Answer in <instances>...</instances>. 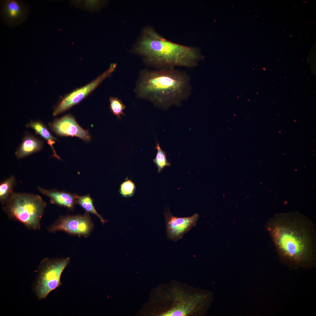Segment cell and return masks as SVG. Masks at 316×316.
Masks as SVG:
<instances>
[{
	"label": "cell",
	"mask_w": 316,
	"mask_h": 316,
	"mask_svg": "<svg viewBox=\"0 0 316 316\" xmlns=\"http://www.w3.org/2000/svg\"><path fill=\"white\" fill-rule=\"evenodd\" d=\"M266 228L283 259L300 265L314 263L316 231L311 220L299 217H277L269 220Z\"/></svg>",
	"instance_id": "6da1fadb"
},
{
	"label": "cell",
	"mask_w": 316,
	"mask_h": 316,
	"mask_svg": "<svg viewBox=\"0 0 316 316\" xmlns=\"http://www.w3.org/2000/svg\"><path fill=\"white\" fill-rule=\"evenodd\" d=\"M191 90L189 75L175 68L142 71L135 89L138 97L165 110L181 105L190 96Z\"/></svg>",
	"instance_id": "7a4b0ae2"
},
{
	"label": "cell",
	"mask_w": 316,
	"mask_h": 316,
	"mask_svg": "<svg viewBox=\"0 0 316 316\" xmlns=\"http://www.w3.org/2000/svg\"><path fill=\"white\" fill-rule=\"evenodd\" d=\"M133 51L149 64L159 68H193L204 57L198 48L172 42L151 27L143 30Z\"/></svg>",
	"instance_id": "3957f363"
},
{
	"label": "cell",
	"mask_w": 316,
	"mask_h": 316,
	"mask_svg": "<svg viewBox=\"0 0 316 316\" xmlns=\"http://www.w3.org/2000/svg\"><path fill=\"white\" fill-rule=\"evenodd\" d=\"M47 205L38 195L13 192L3 209L10 218L29 229L39 230Z\"/></svg>",
	"instance_id": "277c9868"
},
{
	"label": "cell",
	"mask_w": 316,
	"mask_h": 316,
	"mask_svg": "<svg viewBox=\"0 0 316 316\" xmlns=\"http://www.w3.org/2000/svg\"><path fill=\"white\" fill-rule=\"evenodd\" d=\"M70 259H43L38 266V274L34 284V291L39 299L45 298L49 293L61 284V274L68 265Z\"/></svg>",
	"instance_id": "5b68a950"
},
{
	"label": "cell",
	"mask_w": 316,
	"mask_h": 316,
	"mask_svg": "<svg viewBox=\"0 0 316 316\" xmlns=\"http://www.w3.org/2000/svg\"><path fill=\"white\" fill-rule=\"evenodd\" d=\"M93 223L89 213L83 214L60 216L47 228L51 233L61 231L69 234L87 237L94 228Z\"/></svg>",
	"instance_id": "8992f818"
},
{
	"label": "cell",
	"mask_w": 316,
	"mask_h": 316,
	"mask_svg": "<svg viewBox=\"0 0 316 316\" xmlns=\"http://www.w3.org/2000/svg\"><path fill=\"white\" fill-rule=\"evenodd\" d=\"M116 66L111 64L109 68L96 79L87 85L78 88L63 98L55 107L53 115L56 116L78 104L93 91L105 79L110 76Z\"/></svg>",
	"instance_id": "52a82bcc"
},
{
	"label": "cell",
	"mask_w": 316,
	"mask_h": 316,
	"mask_svg": "<svg viewBox=\"0 0 316 316\" xmlns=\"http://www.w3.org/2000/svg\"><path fill=\"white\" fill-rule=\"evenodd\" d=\"M164 214L167 237L174 242L182 238L185 233L195 226L199 216L195 213L190 217H178L173 216L168 209Z\"/></svg>",
	"instance_id": "ba28073f"
},
{
	"label": "cell",
	"mask_w": 316,
	"mask_h": 316,
	"mask_svg": "<svg viewBox=\"0 0 316 316\" xmlns=\"http://www.w3.org/2000/svg\"><path fill=\"white\" fill-rule=\"evenodd\" d=\"M49 125L51 130L58 135L76 137L87 142L91 140L88 131L82 128L70 114L56 119Z\"/></svg>",
	"instance_id": "9c48e42d"
},
{
	"label": "cell",
	"mask_w": 316,
	"mask_h": 316,
	"mask_svg": "<svg viewBox=\"0 0 316 316\" xmlns=\"http://www.w3.org/2000/svg\"><path fill=\"white\" fill-rule=\"evenodd\" d=\"M1 13L4 22L8 25L14 26L24 21L27 17L28 9L22 1L8 0L3 3Z\"/></svg>",
	"instance_id": "30bf717a"
},
{
	"label": "cell",
	"mask_w": 316,
	"mask_h": 316,
	"mask_svg": "<svg viewBox=\"0 0 316 316\" xmlns=\"http://www.w3.org/2000/svg\"><path fill=\"white\" fill-rule=\"evenodd\" d=\"M38 189L43 195L50 199V203L72 210L77 204L79 195L65 191L56 189L48 190L39 186Z\"/></svg>",
	"instance_id": "8fae6325"
},
{
	"label": "cell",
	"mask_w": 316,
	"mask_h": 316,
	"mask_svg": "<svg viewBox=\"0 0 316 316\" xmlns=\"http://www.w3.org/2000/svg\"><path fill=\"white\" fill-rule=\"evenodd\" d=\"M43 141L31 134L25 133L22 142L15 152L18 159H21L41 150L43 147Z\"/></svg>",
	"instance_id": "7c38bea8"
},
{
	"label": "cell",
	"mask_w": 316,
	"mask_h": 316,
	"mask_svg": "<svg viewBox=\"0 0 316 316\" xmlns=\"http://www.w3.org/2000/svg\"><path fill=\"white\" fill-rule=\"evenodd\" d=\"M26 126L28 128L33 129L36 134L45 139L51 148L53 153V157L59 160H61L56 153L53 146V145L55 143V141L57 140V139L53 136L44 123L39 121L32 120L27 124Z\"/></svg>",
	"instance_id": "4fadbf2b"
},
{
	"label": "cell",
	"mask_w": 316,
	"mask_h": 316,
	"mask_svg": "<svg viewBox=\"0 0 316 316\" xmlns=\"http://www.w3.org/2000/svg\"><path fill=\"white\" fill-rule=\"evenodd\" d=\"M16 183L15 178L13 175H11L0 183V202L3 206L6 203L14 192L13 190Z\"/></svg>",
	"instance_id": "5bb4252c"
},
{
	"label": "cell",
	"mask_w": 316,
	"mask_h": 316,
	"mask_svg": "<svg viewBox=\"0 0 316 316\" xmlns=\"http://www.w3.org/2000/svg\"><path fill=\"white\" fill-rule=\"evenodd\" d=\"M77 204L79 205L86 212L90 213L97 217L104 225L108 221L104 219L95 209L93 204V200L89 194L80 196L78 195L77 200Z\"/></svg>",
	"instance_id": "9a60e30c"
},
{
	"label": "cell",
	"mask_w": 316,
	"mask_h": 316,
	"mask_svg": "<svg viewBox=\"0 0 316 316\" xmlns=\"http://www.w3.org/2000/svg\"><path fill=\"white\" fill-rule=\"evenodd\" d=\"M155 148L157 150V152L155 158L153 159V162L157 166V172L159 173L165 167L170 166L171 163L167 159L166 152L161 148L157 140Z\"/></svg>",
	"instance_id": "2e32d148"
},
{
	"label": "cell",
	"mask_w": 316,
	"mask_h": 316,
	"mask_svg": "<svg viewBox=\"0 0 316 316\" xmlns=\"http://www.w3.org/2000/svg\"><path fill=\"white\" fill-rule=\"evenodd\" d=\"M109 109L112 113L118 118L121 119L122 116L125 115L124 111L126 106L121 100L117 97H111L109 98Z\"/></svg>",
	"instance_id": "e0dca14e"
},
{
	"label": "cell",
	"mask_w": 316,
	"mask_h": 316,
	"mask_svg": "<svg viewBox=\"0 0 316 316\" xmlns=\"http://www.w3.org/2000/svg\"><path fill=\"white\" fill-rule=\"evenodd\" d=\"M135 183L128 177L125 178L120 186L119 191L122 196L125 197L133 196L136 190Z\"/></svg>",
	"instance_id": "ac0fdd59"
}]
</instances>
